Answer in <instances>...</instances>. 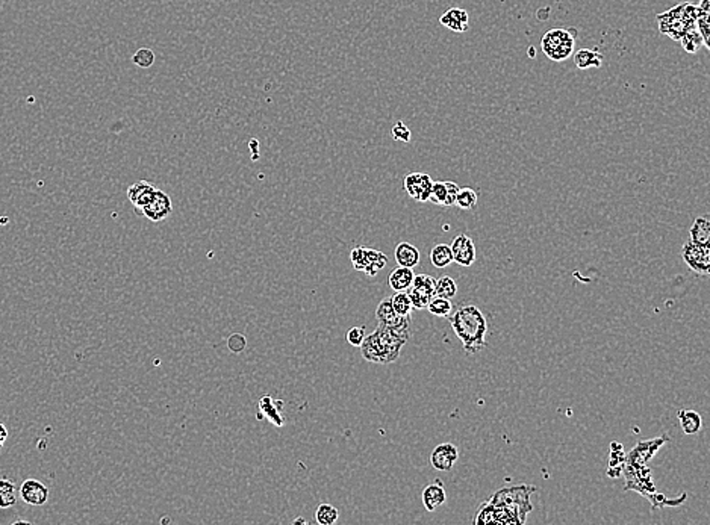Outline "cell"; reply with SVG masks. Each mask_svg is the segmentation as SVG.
Returning a JSON list of instances; mask_svg holds the SVG:
<instances>
[{
	"label": "cell",
	"mask_w": 710,
	"mask_h": 525,
	"mask_svg": "<svg viewBox=\"0 0 710 525\" xmlns=\"http://www.w3.org/2000/svg\"><path fill=\"white\" fill-rule=\"evenodd\" d=\"M533 492H536V487L527 484L498 489L489 498L494 510V524H524L527 515L533 510L530 502V495Z\"/></svg>",
	"instance_id": "cell-1"
},
{
	"label": "cell",
	"mask_w": 710,
	"mask_h": 525,
	"mask_svg": "<svg viewBox=\"0 0 710 525\" xmlns=\"http://www.w3.org/2000/svg\"><path fill=\"white\" fill-rule=\"evenodd\" d=\"M448 317L454 335L459 337L468 355L479 353L487 347L488 321L479 307L473 304L462 306Z\"/></svg>",
	"instance_id": "cell-2"
},
{
	"label": "cell",
	"mask_w": 710,
	"mask_h": 525,
	"mask_svg": "<svg viewBox=\"0 0 710 525\" xmlns=\"http://www.w3.org/2000/svg\"><path fill=\"white\" fill-rule=\"evenodd\" d=\"M408 341L409 337L379 324L375 332L365 336V339L359 348L362 351L365 361L388 365L397 361L401 353V348L405 347Z\"/></svg>",
	"instance_id": "cell-3"
},
{
	"label": "cell",
	"mask_w": 710,
	"mask_h": 525,
	"mask_svg": "<svg viewBox=\"0 0 710 525\" xmlns=\"http://www.w3.org/2000/svg\"><path fill=\"white\" fill-rule=\"evenodd\" d=\"M698 8L697 5L685 2L672 6L667 12H662L657 16V23H659V31L669 36L671 40L680 41L685 34L695 27V19H697Z\"/></svg>",
	"instance_id": "cell-4"
},
{
	"label": "cell",
	"mask_w": 710,
	"mask_h": 525,
	"mask_svg": "<svg viewBox=\"0 0 710 525\" xmlns=\"http://www.w3.org/2000/svg\"><path fill=\"white\" fill-rule=\"evenodd\" d=\"M575 38H577V34H575L573 27L550 29L541 38V47L548 59L560 63L573 56L575 49Z\"/></svg>",
	"instance_id": "cell-5"
},
{
	"label": "cell",
	"mask_w": 710,
	"mask_h": 525,
	"mask_svg": "<svg viewBox=\"0 0 710 525\" xmlns=\"http://www.w3.org/2000/svg\"><path fill=\"white\" fill-rule=\"evenodd\" d=\"M376 317L379 320V324L391 328V330H394V332H397L410 339V333H412V321H410V315L403 317V315L395 313L391 306L390 298H385L384 302L379 303L377 309H376Z\"/></svg>",
	"instance_id": "cell-6"
},
{
	"label": "cell",
	"mask_w": 710,
	"mask_h": 525,
	"mask_svg": "<svg viewBox=\"0 0 710 525\" xmlns=\"http://www.w3.org/2000/svg\"><path fill=\"white\" fill-rule=\"evenodd\" d=\"M682 258L694 273L700 276H707L710 273V245L687 241L682 247Z\"/></svg>",
	"instance_id": "cell-7"
},
{
	"label": "cell",
	"mask_w": 710,
	"mask_h": 525,
	"mask_svg": "<svg viewBox=\"0 0 710 525\" xmlns=\"http://www.w3.org/2000/svg\"><path fill=\"white\" fill-rule=\"evenodd\" d=\"M435 282L436 279H433L429 274H420L414 277V282L408 289L414 309L421 311L428 307L430 300L435 297Z\"/></svg>",
	"instance_id": "cell-8"
},
{
	"label": "cell",
	"mask_w": 710,
	"mask_h": 525,
	"mask_svg": "<svg viewBox=\"0 0 710 525\" xmlns=\"http://www.w3.org/2000/svg\"><path fill=\"white\" fill-rule=\"evenodd\" d=\"M667 440H668V436H662V438L639 442V444L625 456L624 465H630V467H644V465H647L650 460L653 459V456L656 454L657 449H659Z\"/></svg>",
	"instance_id": "cell-9"
},
{
	"label": "cell",
	"mask_w": 710,
	"mask_h": 525,
	"mask_svg": "<svg viewBox=\"0 0 710 525\" xmlns=\"http://www.w3.org/2000/svg\"><path fill=\"white\" fill-rule=\"evenodd\" d=\"M171 212H173V203H171L170 196L164 191L156 190L152 200L140 211V215H144L146 219L153 223H159L170 216Z\"/></svg>",
	"instance_id": "cell-10"
},
{
	"label": "cell",
	"mask_w": 710,
	"mask_h": 525,
	"mask_svg": "<svg viewBox=\"0 0 710 525\" xmlns=\"http://www.w3.org/2000/svg\"><path fill=\"white\" fill-rule=\"evenodd\" d=\"M433 181L428 172H410L405 177V191L417 201H429Z\"/></svg>",
	"instance_id": "cell-11"
},
{
	"label": "cell",
	"mask_w": 710,
	"mask_h": 525,
	"mask_svg": "<svg viewBox=\"0 0 710 525\" xmlns=\"http://www.w3.org/2000/svg\"><path fill=\"white\" fill-rule=\"evenodd\" d=\"M459 459V451L458 447L450 442H445V444H441L433 448L430 454V465L436 471H452L453 467Z\"/></svg>",
	"instance_id": "cell-12"
},
{
	"label": "cell",
	"mask_w": 710,
	"mask_h": 525,
	"mask_svg": "<svg viewBox=\"0 0 710 525\" xmlns=\"http://www.w3.org/2000/svg\"><path fill=\"white\" fill-rule=\"evenodd\" d=\"M450 249L453 253V262L459 264L462 267H471L476 260V245L468 235H458L456 236Z\"/></svg>",
	"instance_id": "cell-13"
},
{
	"label": "cell",
	"mask_w": 710,
	"mask_h": 525,
	"mask_svg": "<svg viewBox=\"0 0 710 525\" xmlns=\"http://www.w3.org/2000/svg\"><path fill=\"white\" fill-rule=\"evenodd\" d=\"M20 497L29 506H43L47 502L49 489L38 480L29 478L20 486Z\"/></svg>",
	"instance_id": "cell-14"
},
{
	"label": "cell",
	"mask_w": 710,
	"mask_h": 525,
	"mask_svg": "<svg viewBox=\"0 0 710 525\" xmlns=\"http://www.w3.org/2000/svg\"><path fill=\"white\" fill-rule=\"evenodd\" d=\"M458 191L459 185H456L454 182H433L429 201L438 206H454Z\"/></svg>",
	"instance_id": "cell-15"
},
{
	"label": "cell",
	"mask_w": 710,
	"mask_h": 525,
	"mask_svg": "<svg viewBox=\"0 0 710 525\" xmlns=\"http://www.w3.org/2000/svg\"><path fill=\"white\" fill-rule=\"evenodd\" d=\"M258 407H259L260 415H263L264 418H267L268 421H270L273 425L279 427V429H282V427L285 425V418H283V415H282L283 401L274 400L273 396L265 395V396H263V399L259 400Z\"/></svg>",
	"instance_id": "cell-16"
},
{
	"label": "cell",
	"mask_w": 710,
	"mask_h": 525,
	"mask_svg": "<svg viewBox=\"0 0 710 525\" xmlns=\"http://www.w3.org/2000/svg\"><path fill=\"white\" fill-rule=\"evenodd\" d=\"M156 192V188L155 185L151 183V182H146V181H140L137 183H133L132 186H129L128 190V199L131 203L133 205V208H135V211L140 214L141 209H143L148 201L152 200V197L155 196Z\"/></svg>",
	"instance_id": "cell-17"
},
{
	"label": "cell",
	"mask_w": 710,
	"mask_h": 525,
	"mask_svg": "<svg viewBox=\"0 0 710 525\" xmlns=\"http://www.w3.org/2000/svg\"><path fill=\"white\" fill-rule=\"evenodd\" d=\"M439 23L453 32H465L469 25L468 12L463 8H450L441 16Z\"/></svg>",
	"instance_id": "cell-18"
},
{
	"label": "cell",
	"mask_w": 710,
	"mask_h": 525,
	"mask_svg": "<svg viewBox=\"0 0 710 525\" xmlns=\"http://www.w3.org/2000/svg\"><path fill=\"white\" fill-rule=\"evenodd\" d=\"M447 500V493L441 482L428 484L423 491V504L428 512H435Z\"/></svg>",
	"instance_id": "cell-19"
},
{
	"label": "cell",
	"mask_w": 710,
	"mask_h": 525,
	"mask_svg": "<svg viewBox=\"0 0 710 525\" xmlns=\"http://www.w3.org/2000/svg\"><path fill=\"white\" fill-rule=\"evenodd\" d=\"M394 256H395V262H397L399 267H406V268H415L418 264H420V259H421L420 250H418L415 245L409 244V243H400L397 247H395Z\"/></svg>",
	"instance_id": "cell-20"
},
{
	"label": "cell",
	"mask_w": 710,
	"mask_h": 525,
	"mask_svg": "<svg viewBox=\"0 0 710 525\" xmlns=\"http://www.w3.org/2000/svg\"><path fill=\"white\" fill-rule=\"evenodd\" d=\"M698 12L697 19H695V29H697L698 34L701 35L702 41H705V47L710 49L709 43V34H710V0H701L697 5Z\"/></svg>",
	"instance_id": "cell-21"
},
{
	"label": "cell",
	"mask_w": 710,
	"mask_h": 525,
	"mask_svg": "<svg viewBox=\"0 0 710 525\" xmlns=\"http://www.w3.org/2000/svg\"><path fill=\"white\" fill-rule=\"evenodd\" d=\"M414 268L397 267L392 269L390 277H388V283H390L391 289H394L395 292L408 291L414 282Z\"/></svg>",
	"instance_id": "cell-22"
},
{
	"label": "cell",
	"mask_w": 710,
	"mask_h": 525,
	"mask_svg": "<svg viewBox=\"0 0 710 525\" xmlns=\"http://www.w3.org/2000/svg\"><path fill=\"white\" fill-rule=\"evenodd\" d=\"M574 63L579 67L580 70H586L594 67V69H599L603 63V55L599 50H590V49H580L574 52Z\"/></svg>",
	"instance_id": "cell-23"
},
{
	"label": "cell",
	"mask_w": 710,
	"mask_h": 525,
	"mask_svg": "<svg viewBox=\"0 0 710 525\" xmlns=\"http://www.w3.org/2000/svg\"><path fill=\"white\" fill-rule=\"evenodd\" d=\"M680 427L686 434H697L702 427V419L698 412L695 410H680L678 412Z\"/></svg>",
	"instance_id": "cell-24"
},
{
	"label": "cell",
	"mask_w": 710,
	"mask_h": 525,
	"mask_svg": "<svg viewBox=\"0 0 710 525\" xmlns=\"http://www.w3.org/2000/svg\"><path fill=\"white\" fill-rule=\"evenodd\" d=\"M691 239L689 241L701 245H710V223L705 216L695 219L691 227Z\"/></svg>",
	"instance_id": "cell-25"
},
{
	"label": "cell",
	"mask_w": 710,
	"mask_h": 525,
	"mask_svg": "<svg viewBox=\"0 0 710 525\" xmlns=\"http://www.w3.org/2000/svg\"><path fill=\"white\" fill-rule=\"evenodd\" d=\"M386 262H388L386 254H384L379 250H375V249H368L367 247V260H365L364 273L367 276L375 277L380 269L386 267Z\"/></svg>",
	"instance_id": "cell-26"
},
{
	"label": "cell",
	"mask_w": 710,
	"mask_h": 525,
	"mask_svg": "<svg viewBox=\"0 0 710 525\" xmlns=\"http://www.w3.org/2000/svg\"><path fill=\"white\" fill-rule=\"evenodd\" d=\"M430 262L436 268H447L453 262V253L450 245L438 244L430 252Z\"/></svg>",
	"instance_id": "cell-27"
},
{
	"label": "cell",
	"mask_w": 710,
	"mask_h": 525,
	"mask_svg": "<svg viewBox=\"0 0 710 525\" xmlns=\"http://www.w3.org/2000/svg\"><path fill=\"white\" fill-rule=\"evenodd\" d=\"M17 502V487L14 482L2 478L0 480V509H8L16 506Z\"/></svg>",
	"instance_id": "cell-28"
},
{
	"label": "cell",
	"mask_w": 710,
	"mask_h": 525,
	"mask_svg": "<svg viewBox=\"0 0 710 525\" xmlns=\"http://www.w3.org/2000/svg\"><path fill=\"white\" fill-rule=\"evenodd\" d=\"M390 300H391V306L395 313L403 315V317H406V315H412L414 306H412V302H410L408 291L395 292Z\"/></svg>",
	"instance_id": "cell-29"
},
{
	"label": "cell",
	"mask_w": 710,
	"mask_h": 525,
	"mask_svg": "<svg viewBox=\"0 0 710 525\" xmlns=\"http://www.w3.org/2000/svg\"><path fill=\"white\" fill-rule=\"evenodd\" d=\"M477 201H479V196L473 188H459L454 205L462 211H471L476 208Z\"/></svg>",
	"instance_id": "cell-30"
},
{
	"label": "cell",
	"mask_w": 710,
	"mask_h": 525,
	"mask_svg": "<svg viewBox=\"0 0 710 525\" xmlns=\"http://www.w3.org/2000/svg\"><path fill=\"white\" fill-rule=\"evenodd\" d=\"M458 294V283H456L452 277L443 276L441 279L435 282V295L452 300Z\"/></svg>",
	"instance_id": "cell-31"
},
{
	"label": "cell",
	"mask_w": 710,
	"mask_h": 525,
	"mask_svg": "<svg viewBox=\"0 0 710 525\" xmlns=\"http://www.w3.org/2000/svg\"><path fill=\"white\" fill-rule=\"evenodd\" d=\"M425 309H428L432 315H435V317L444 318V317H448V315L453 312V304L448 298L435 295L430 300V303L428 304Z\"/></svg>",
	"instance_id": "cell-32"
},
{
	"label": "cell",
	"mask_w": 710,
	"mask_h": 525,
	"mask_svg": "<svg viewBox=\"0 0 710 525\" xmlns=\"http://www.w3.org/2000/svg\"><path fill=\"white\" fill-rule=\"evenodd\" d=\"M340 517V512L333 506L323 502L315 510V520L320 525H333Z\"/></svg>",
	"instance_id": "cell-33"
},
{
	"label": "cell",
	"mask_w": 710,
	"mask_h": 525,
	"mask_svg": "<svg viewBox=\"0 0 710 525\" xmlns=\"http://www.w3.org/2000/svg\"><path fill=\"white\" fill-rule=\"evenodd\" d=\"M680 44H682V47L687 52V54H697V52L705 46V41H702L701 35L698 34L697 29L694 27L689 32L682 36Z\"/></svg>",
	"instance_id": "cell-34"
},
{
	"label": "cell",
	"mask_w": 710,
	"mask_h": 525,
	"mask_svg": "<svg viewBox=\"0 0 710 525\" xmlns=\"http://www.w3.org/2000/svg\"><path fill=\"white\" fill-rule=\"evenodd\" d=\"M132 63L135 64L140 69H151L155 63V54L151 49H138L132 56Z\"/></svg>",
	"instance_id": "cell-35"
},
{
	"label": "cell",
	"mask_w": 710,
	"mask_h": 525,
	"mask_svg": "<svg viewBox=\"0 0 710 525\" xmlns=\"http://www.w3.org/2000/svg\"><path fill=\"white\" fill-rule=\"evenodd\" d=\"M474 524H477V525L494 524V510H492V506H491L489 501L485 502V504H482L479 507V510H477L476 517H474Z\"/></svg>",
	"instance_id": "cell-36"
},
{
	"label": "cell",
	"mask_w": 710,
	"mask_h": 525,
	"mask_svg": "<svg viewBox=\"0 0 710 525\" xmlns=\"http://www.w3.org/2000/svg\"><path fill=\"white\" fill-rule=\"evenodd\" d=\"M350 258L355 269H357V271H364L365 260H367V247H355V249L351 250Z\"/></svg>",
	"instance_id": "cell-37"
},
{
	"label": "cell",
	"mask_w": 710,
	"mask_h": 525,
	"mask_svg": "<svg viewBox=\"0 0 710 525\" xmlns=\"http://www.w3.org/2000/svg\"><path fill=\"white\" fill-rule=\"evenodd\" d=\"M245 345H247V341H245V336L243 333H234L229 336L228 347L230 351H234V353H243Z\"/></svg>",
	"instance_id": "cell-38"
},
{
	"label": "cell",
	"mask_w": 710,
	"mask_h": 525,
	"mask_svg": "<svg viewBox=\"0 0 710 525\" xmlns=\"http://www.w3.org/2000/svg\"><path fill=\"white\" fill-rule=\"evenodd\" d=\"M365 336H367V333H365V327H351L347 332V342L350 345H353V347H361Z\"/></svg>",
	"instance_id": "cell-39"
},
{
	"label": "cell",
	"mask_w": 710,
	"mask_h": 525,
	"mask_svg": "<svg viewBox=\"0 0 710 525\" xmlns=\"http://www.w3.org/2000/svg\"><path fill=\"white\" fill-rule=\"evenodd\" d=\"M410 131L408 129V126H405V123L401 122H397L394 124L392 127V137L394 139L397 141H403V142H409L410 141Z\"/></svg>",
	"instance_id": "cell-40"
},
{
	"label": "cell",
	"mask_w": 710,
	"mask_h": 525,
	"mask_svg": "<svg viewBox=\"0 0 710 525\" xmlns=\"http://www.w3.org/2000/svg\"><path fill=\"white\" fill-rule=\"evenodd\" d=\"M6 439H8V430H6V427L3 424H0V448L5 445Z\"/></svg>",
	"instance_id": "cell-41"
},
{
	"label": "cell",
	"mask_w": 710,
	"mask_h": 525,
	"mask_svg": "<svg viewBox=\"0 0 710 525\" xmlns=\"http://www.w3.org/2000/svg\"><path fill=\"white\" fill-rule=\"evenodd\" d=\"M530 56L535 58V47H530Z\"/></svg>",
	"instance_id": "cell-42"
}]
</instances>
